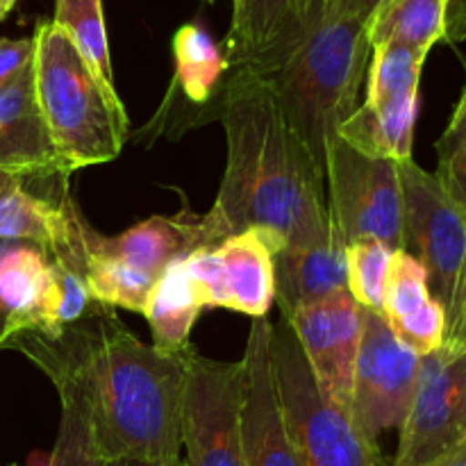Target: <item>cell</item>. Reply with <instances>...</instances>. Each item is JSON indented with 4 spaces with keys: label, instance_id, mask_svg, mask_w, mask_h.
Here are the masks:
<instances>
[{
    "label": "cell",
    "instance_id": "obj_1",
    "mask_svg": "<svg viewBox=\"0 0 466 466\" xmlns=\"http://www.w3.org/2000/svg\"><path fill=\"white\" fill-rule=\"evenodd\" d=\"M21 350L57 390H73L89 412L109 466L177 462L182 391L191 346L164 353L141 344L112 308L96 303L57 337L18 335Z\"/></svg>",
    "mask_w": 466,
    "mask_h": 466
},
{
    "label": "cell",
    "instance_id": "obj_2",
    "mask_svg": "<svg viewBox=\"0 0 466 466\" xmlns=\"http://www.w3.org/2000/svg\"><path fill=\"white\" fill-rule=\"evenodd\" d=\"M214 116L223 123L228 164L209 217L221 237L259 230L273 250L337 235L326 182L278 109L267 80L228 71Z\"/></svg>",
    "mask_w": 466,
    "mask_h": 466
},
{
    "label": "cell",
    "instance_id": "obj_3",
    "mask_svg": "<svg viewBox=\"0 0 466 466\" xmlns=\"http://www.w3.org/2000/svg\"><path fill=\"white\" fill-rule=\"evenodd\" d=\"M369 55L367 23L317 9L303 36L276 64L253 71L267 80L282 118L321 177L328 146L360 105Z\"/></svg>",
    "mask_w": 466,
    "mask_h": 466
},
{
    "label": "cell",
    "instance_id": "obj_4",
    "mask_svg": "<svg viewBox=\"0 0 466 466\" xmlns=\"http://www.w3.org/2000/svg\"><path fill=\"white\" fill-rule=\"evenodd\" d=\"M32 36L36 100L62 162L76 173L116 159L127 137V114L112 82L86 64L53 21H41Z\"/></svg>",
    "mask_w": 466,
    "mask_h": 466
},
{
    "label": "cell",
    "instance_id": "obj_5",
    "mask_svg": "<svg viewBox=\"0 0 466 466\" xmlns=\"http://www.w3.org/2000/svg\"><path fill=\"white\" fill-rule=\"evenodd\" d=\"M271 362L303 466H394L349 410L323 394L285 317L271 323Z\"/></svg>",
    "mask_w": 466,
    "mask_h": 466
},
{
    "label": "cell",
    "instance_id": "obj_6",
    "mask_svg": "<svg viewBox=\"0 0 466 466\" xmlns=\"http://www.w3.org/2000/svg\"><path fill=\"white\" fill-rule=\"evenodd\" d=\"M323 182L332 223L346 246L376 239L391 250H403L399 162L364 155L335 137L328 146Z\"/></svg>",
    "mask_w": 466,
    "mask_h": 466
},
{
    "label": "cell",
    "instance_id": "obj_7",
    "mask_svg": "<svg viewBox=\"0 0 466 466\" xmlns=\"http://www.w3.org/2000/svg\"><path fill=\"white\" fill-rule=\"evenodd\" d=\"M371 53L367 98L339 127V137L364 155L405 162L412 159L419 82L426 57L396 44L378 46Z\"/></svg>",
    "mask_w": 466,
    "mask_h": 466
},
{
    "label": "cell",
    "instance_id": "obj_8",
    "mask_svg": "<svg viewBox=\"0 0 466 466\" xmlns=\"http://www.w3.org/2000/svg\"><path fill=\"white\" fill-rule=\"evenodd\" d=\"M244 399V360L218 362L191 349L182 391V464L246 466Z\"/></svg>",
    "mask_w": 466,
    "mask_h": 466
},
{
    "label": "cell",
    "instance_id": "obj_9",
    "mask_svg": "<svg viewBox=\"0 0 466 466\" xmlns=\"http://www.w3.org/2000/svg\"><path fill=\"white\" fill-rule=\"evenodd\" d=\"M403 194V250L428 273L432 296L449 312L466 258V217L441 189L435 173L414 159L399 162Z\"/></svg>",
    "mask_w": 466,
    "mask_h": 466
},
{
    "label": "cell",
    "instance_id": "obj_10",
    "mask_svg": "<svg viewBox=\"0 0 466 466\" xmlns=\"http://www.w3.org/2000/svg\"><path fill=\"white\" fill-rule=\"evenodd\" d=\"M394 466H426L466 440V349L423 355L412 403L400 423Z\"/></svg>",
    "mask_w": 466,
    "mask_h": 466
},
{
    "label": "cell",
    "instance_id": "obj_11",
    "mask_svg": "<svg viewBox=\"0 0 466 466\" xmlns=\"http://www.w3.org/2000/svg\"><path fill=\"white\" fill-rule=\"evenodd\" d=\"M421 355L410 350L391 332L380 312L362 308V337L353 369L349 412L373 440L391 428H400L414 387Z\"/></svg>",
    "mask_w": 466,
    "mask_h": 466
},
{
    "label": "cell",
    "instance_id": "obj_12",
    "mask_svg": "<svg viewBox=\"0 0 466 466\" xmlns=\"http://www.w3.org/2000/svg\"><path fill=\"white\" fill-rule=\"evenodd\" d=\"M273 244L259 230H244L196 250L185 268L203 308H223L264 319L276 300Z\"/></svg>",
    "mask_w": 466,
    "mask_h": 466
},
{
    "label": "cell",
    "instance_id": "obj_13",
    "mask_svg": "<svg viewBox=\"0 0 466 466\" xmlns=\"http://www.w3.org/2000/svg\"><path fill=\"white\" fill-rule=\"evenodd\" d=\"M294 330L319 387L332 403L349 410L353 369L362 337V308L349 289L319 303L280 314Z\"/></svg>",
    "mask_w": 466,
    "mask_h": 466
},
{
    "label": "cell",
    "instance_id": "obj_14",
    "mask_svg": "<svg viewBox=\"0 0 466 466\" xmlns=\"http://www.w3.org/2000/svg\"><path fill=\"white\" fill-rule=\"evenodd\" d=\"M241 360L246 367L241 414L246 466H303L278 394L271 362V323L267 317L253 319Z\"/></svg>",
    "mask_w": 466,
    "mask_h": 466
},
{
    "label": "cell",
    "instance_id": "obj_15",
    "mask_svg": "<svg viewBox=\"0 0 466 466\" xmlns=\"http://www.w3.org/2000/svg\"><path fill=\"white\" fill-rule=\"evenodd\" d=\"M218 241L223 237L212 217L208 212L196 214L189 208L173 217H150L114 237L98 235L94 228L89 232V248L94 253L121 259L155 280L168 267Z\"/></svg>",
    "mask_w": 466,
    "mask_h": 466
},
{
    "label": "cell",
    "instance_id": "obj_16",
    "mask_svg": "<svg viewBox=\"0 0 466 466\" xmlns=\"http://www.w3.org/2000/svg\"><path fill=\"white\" fill-rule=\"evenodd\" d=\"M0 173L27 182L73 176L59 157L41 114L32 64L0 85Z\"/></svg>",
    "mask_w": 466,
    "mask_h": 466
},
{
    "label": "cell",
    "instance_id": "obj_17",
    "mask_svg": "<svg viewBox=\"0 0 466 466\" xmlns=\"http://www.w3.org/2000/svg\"><path fill=\"white\" fill-rule=\"evenodd\" d=\"M317 9L319 0H232L223 48L230 71L276 64L303 36Z\"/></svg>",
    "mask_w": 466,
    "mask_h": 466
},
{
    "label": "cell",
    "instance_id": "obj_18",
    "mask_svg": "<svg viewBox=\"0 0 466 466\" xmlns=\"http://www.w3.org/2000/svg\"><path fill=\"white\" fill-rule=\"evenodd\" d=\"M382 317L391 332L421 358L444 346L446 309L432 296L423 264L408 250H396L391 258Z\"/></svg>",
    "mask_w": 466,
    "mask_h": 466
},
{
    "label": "cell",
    "instance_id": "obj_19",
    "mask_svg": "<svg viewBox=\"0 0 466 466\" xmlns=\"http://www.w3.org/2000/svg\"><path fill=\"white\" fill-rule=\"evenodd\" d=\"M50 259L21 241H0V349L25 332L46 330Z\"/></svg>",
    "mask_w": 466,
    "mask_h": 466
},
{
    "label": "cell",
    "instance_id": "obj_20",
    "mask_svg": "<svg viewBox=\"0 0 466 466\" xmlns=\"http://www.w3.org/2000/svg\"><path fill=\"white\" fill-rule=\"evenodd\" d=\"M276 300L280 314L319 303L337 291L349 289L346 241L341 235L309 246H294L273 253Z\"/></svg>",
    "mask_w": 466,
    "mask_h": 466
},
{
    "label": "cell",
    "instance_id": "obj_21",
    "mask_svg": "<svg viewBox=\"0 0 466 466\" xmlns=\"http://www.w3.org/2000/svg\"><path fill=\"white\" fill-rule=\"evenodd\" d=\"M369 46L396 44L428 57L440 41L464 39L455 0H385L367 23Z\"/></svg>",
    "mask_w": 466,
    "mask_h": 466
},
{
    "label": "cell",
    "instance_id": "obj_22",
    "mask_svg": "<svg viewBox=\"0 0 466 466\" xmlns=\"http://www.w3.org/2000/svg\"><path fill=\"white\" fill-rule=\"evenodd\" d=\"M173 73L171 94H180L196 107L217 109L218 94L230 66L221 46L198 23H187L173 35ZM214 116V112H212Z\"/></svg>",
    "mask_w": 466,
    "mask_h": 466
},
{
    "label": "cell",
    "instance_id": "obj_23",
    "mask_svg": "<svg viewBox=\"0 0 466 466\" xmlns=\"http://www.w3.org/2000/svg\"><path fill=\"white\" fill-rule=\"evenodd\" d=\"M203 309V300L187 273L185 259L168 267L155 282L144 309L155 349L164 353H182L189 349L191 328Z\"/></svg>",
    "mask_w": 466,
    "mask_h": 466
},
{
    "label": "cell",
    "instance_id": "obj_24",
    "mask_svg": "<svg viewBox=\"0 0 466 466\" xmlns=\"http://www.w3.org/2000/svg\"><path fill=\"white\" fill-rule=\"evenodd\" d=\"M155 278L144 271H137L121 259L94 253L89 248L85 267V285L91 299L107 308H123L130 312L144 314Z\"/></svg>",
    "mask_w": 466,
    "mask_h": 466
},
{
    "label": "cell",
    "instance_id": "obj_25",
    "mask_svg": "<svg viewBox=\"0 0 466 466\" xmlns=\"http://www.w3.org/2000/svg\"><path fill=\"white\" fill-rule=\"evenodd\" d=\"M50 21L66 32L86 64L114 85L103 0H55V16Z\"/></svg>",
    "mask_w": 466,
    "mask_h": 466
},
{
    "label": "cell",
    "instance_id": "obj_26",
    "mask_svg": "<svg viewBox=\"0 0 466 466\" xmlns=\"http://www.w3.org/2000/svg\"><path fill=\"white\" fill-rule=\"evenodd\" d=\"M57 391L62 399V419L48 466H109L80 396L73 390Z\"/></svg>",
    "mask_w": 466,
    "mask_h": 466
},
{
    "label": "cell",
    "instance_id": "obj_27",
    "mask_svg": "<svg viewBox=\"0 0 466 466\" xmlns=\"http://www.w3.org/2000/svg\"><path fill=\"white\" fill-rule=\"evenodd\" d=\"M394 253L396 250L376 239L353 241V244L346 246L349 291L358 300L360 308L382 314Z\"/></svg>",
    "mask_w": 466,
    "mask_h": 466
},
{
    "label": "cell",
    "instance_id": "obj_28",
    "mask_svg": "<svg viewBox=\"0 0 466 466\" xmlns=\"http://www.w3.org/2000/svg\"><path fill=\"white\" fill-rule=\"evenodd\" d=\"M435 177L466 217V91H462L444 135L437 141Z\"/></svg>",
    "mask_w": 466,
    "mask_h": 466
},
{
    "label": "cell",
    "instance_id": "obj_29",
    "mask_svg": "<svg viewBox=\"0 0 466 466\" xmlns=\"http://www.w3.org/2000/svg\"><path fill=\"white\" fill-rule=\"evenodd\" d=\"M35 59V36L0 39V85L16 77Z\"/></svg>",
    "mask_w": 466,
    "mask_h": 466
},
{
    "label": "cell",
    "instance_id": "obj_30",
    "mask_svg": "<svg viewBox=\"0 0 466 466\" xmlns=\"http://www.w3.org/2000/svg\"><path fill=\"white\" fill-rule=\"evenodd\" d=\"M449 346L466 349V258L460 271L458 285H455L453 300L446 312V341Z\"/></svg>",
    "mask_w": 466,
    "mask_h": 466
},
{
    "label": "cell",
    "instance_id": "obj_31",
    "mask_svg": "<svg viewBox=\"0 0 466 466\" xmlns=\"http://www.w3.org/2000/svg\"><path fill=\"white\" fill-rule=\"evenodd\" d=\"M382 3L385 0H319V12L326 16L360 18V21L369 23V18L376 14Z\"/></svg>",
    "mask_w": 466,
    "mask_h": 466
},
{
    "label": "cell",
    "instance_id": "obj_32",
    "mask_svg": "<svg viewBox=\"0 0 466 466\" xmlns=\"http://www.w3.org/2000/svg\"><path fill=\"white\" fill-rule=\"evenodd\" d=\"M426 466H466V440L460 446H455L453 451H449V453Z\"/></svg>",
    "mask_w": 466,
    "mask_h": 466
},
{
    "label": "cell",
    "instance_id": "obj_33",
    "mask_svg": "<svg viewBox=\"0 0 466 466\" xmlns=\"http://www.w3.org/2000/svg\"><path fill=\"white\" fill-rule=\"evenodd\" d=\"M455 14H458L460 32L466 36V0H455Z\"/></svg>",
    "mask_w": 466,
    "mask_h": 466
},
{
    "label": "cell",
    "instance_id": "obj_34",
    "mask_svg": "<svg viewBox=\"0 0 466 466\" xmlns=\"http://www.w3.org/2000/svg\"><path fill=\"white\" fill-rule=\"evenodd\" d=\"M16 3L18 0H0V9H3L5 14H9L14 7H16Z\"/></svg>",
    "mask_w": 466,
    "mask_h": 466
},
{
    "label": "cell",
    "instance_id": "obj_35",
    "mask_svg": "<svg viewBox=\"0 0 466 466\" xmlns=\"http://www.w3.org/2000/svg\"><path fill=\"white\" fill-rule=\"evenodd\" d=\"M141 466H185V464H182V460H177V462H164V464H141Z\"/></svg>",
    "mask_w": 466,
    "mask_h": 466
},
{
    "label": "cell",
    "instance_id": "obj_36",
    "mask_svg": "<svg viewBox=\"0 0 466 466\" xmlns=\"http://www.w3.org/2000/svg\"><path fill=\"white\" fill-rule=\"evenodd\" d=\"M5 16H7V14H5V12H3V9H0V21H3V18H5Z\"/></svg>",
    "mask_w": 466,
    "mask_h": 466
},
{
    "label": "cell",
    "instance_id": "obj_37",
    "mask_svg": "<svg viewBox=\"0 0 466 466\" xmlns=\"http://www.w3.org/2000/svg\"><path fill=\"white\" fill-rule=\"evenodd\" d=\"M114 466H126V464H114Z\"/></svg>",
    "mask_w": 466,
    "mask_h": 466
},
{
    "label": "cell",
    "instance_id": "obj_38",
    "mask_svg": "<svg viewBox=\"0 0 466 466\" xmlns=\"http://www.w3.org/2000/svg\"><path fill=\"white\" fill-rule=\"evenodd\" d=\"M9 466H16V464H9Z\"/></svg>",
    "mask_w": 466,
    "mask_h": 466
},
{
    "label": "cell",
    "instance_id": "obj_39",
    "mask_svg": "<svg viewBox=\"0 0 466 466\" xmlns=\"http://www.w3.org/2000/svg\"><path fill=\"white\" fill-rule=\"evenodd\" d=\"M464 91H466V86H464Z\"/></svg>",
    "mask_w": 466,
    "mask_h": 466
}]
</instances>
